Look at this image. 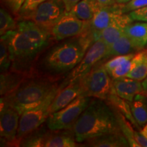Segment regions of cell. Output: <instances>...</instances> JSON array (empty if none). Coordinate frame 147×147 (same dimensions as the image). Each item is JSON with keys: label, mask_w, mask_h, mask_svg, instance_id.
I'll return each mask as SVG.
<instances>
[{"label": "cell", "mask_w": 147, "mask_h": 147, "mask_svg": "<svg viewBox=\"0 0 147 147\" xmlns=\"http://www.w3.org/2000/svg\"><path fill=\"white\" fill-rule=\"evenodd\" d=\"M110 106L100 99L91 101L72 128L77 142L104 134L121 133L117 113Z\"/></svg>", "instance_id": "1"}, {"label": "cell", "mask_w": 147, "mask_h": 147, "mask_svg": "<svg viewBox=\"0 0 147 147\" xmlns=\"http://www.w3.org/2000/svg\"><path fill=\"white\" fill-rule=\"evenodd\" d=\"M94 43L88 30L56 45L45 55L42 65L51 74H63L74 68L81 61L89 47Z\"/></svg>", "instance_id": "2"}, {"label": "cell", "mask_w": 147, "mask_h": 147, "mask_svg": "<svg viewBox=\"0 0 147 147\" xmlns=\"http://www.w3.org/2000/svg\"><path fill=\"white\" fill-rule=\"evenodd\" d=\"M55 85L48 79H32L24 81L10 94L1 97V101L15 109L21 115L23 112L41 104Z\"/></svg>", "instance_id": "3"}, {"label": "cell", "mask_w": 147, "mask_h": 147, "mask_svg": "<svg viewBox=\"0 0 147 147\" xmlns=\"http://www.w3.org/2000/svg\"><path fill=\"white\" fill-rule=\"evenodd\" d=\"M1 37L8 45L13 70L23 72L40 52L25 35L16 29L9 31Z\"/></svg>", "instance_id": "4"}, {"label": "cell", "mask_w": 147, "mask_h": 147, "mask_svg": "<svg viewBox=\"0 0 147 147\" xmlns=\"http://www.w3.org/2000/svg\"><path fill=\"white\" fill-rule=\"evenodd\" d=\"M79 78L80 95L107 100L113 84V79L104 67V63L94 66L89 72Z\"/></svg>", "instance_id": "5"}, {"label": "cell", "mask_w": 147, "mask_h": 147, "mask_svg": "<svg viewBox=\"0 0 147 147\" xmlns=\"http://www.w3.org/2000/svg\"><path fill=\"white\" fill-rule=\"evenodd\" d=\"M59 89L60 88L56 84L41 104L21 114L20 116L19 125L16 137L18 146L21 139L38 129V128L49 118L51 115L50 106Z\"/></svg>", "instance_id": "6"}, {"label": "cell", "mask_w": 147, "mask_h": 147, "mask_svg": "<svg viewBox=\"0 0 147 147\" xmlns=\"http://www.w3.org/2000/svg\"><path fill=\"white\" fill-rule=\"evenodd\" d=\"M91 101L90 97L80 95L65 107L51 113L47 119L49 129L52 131L72 129L76 121Z\"/></svg>", "instance_id": "7"}, {"label": "cell", "mask_w": 147, "mask_h": 147, "mask_svg": "<svg viewBox=\"0 0 147 147\" xmlns=\"http://www.w3.org/2000/svg\"><path fill=\"white\" fill-rule=\"evenodd\" d=\"M65 12V7L61 0H47L25 20H31L51 33L53 27Z\"/></svg>", "instance_id": "8"}, {"label": "cell", "mask_w": 147, "mask_h": 147, "mask_svg": "<svg viewBox=\"0 0 147 147\" xmlns=\"http://www.w3.org/2000/svg\"><path fill=\"white\" fill-rule=\"evenodd\" d=\"M123 4L115 3L108 6H101L98 11L89 21L88 29L93 42L100 39L101 32L106 27L125 17L126 14L123 12Z\"/></svg>", "instance_id": "9"}, {"label": "cell", "mask_w": 147, "mask_h": 147, "mask_svg": "<svg viewBox=\"0 0 147 147\" xmlns=\"http://www.w3.org/2000/svg\"><path fill=\"white\" fill-rule=\"evenodd\" d=\"M89 21H82L73 15L70 12H66L51 30V35L56 41L81 36L88 30Z\"/></svg>", "instance_id": "10"}, {"label": "cell", "mask_w": 147, "mask_h": 147, "mask_svg": "<svg viewBox=\"0 0 147 147\" xmlns=\"http://www.w3.org/2000/svg\"><path fill=\"white\" fill-rule=\"evenodd\" d=\"M107 51L108 46L102 39L95 41L86 52L81 61L71 71L68 77V82L84 76L100 61L105 60Z\"/></svg>", "instance_id": "11"}, {"label": "cell", "mask_w": 147, "mask_h": 147, "mask_svg": "<svg viewBox=\"0 0 147 147\" xmlns=\"http://www.w3.org/2000/svg\"><path fill=\"white\" fill-rule=\"evenodd\" d=\"M0 135L7 144H17L16 137L19 125L20 114L11 106L1 101Z\"/></svg>", "instance_id": "12"}, {"label": "cell", "mask_w": 147, "mask_h": 147, "mask_svg": "<svg viewBox=\"0 0 147 147\" xmlns=\"http://www.w3.org/2000/svg\"><path fill=\"white\" fill-rule=\"evenodd\" d=\"M16 29L25 35L41 51L49 44L51 33L31 20H22L16 25Z\"/></svg>", "instance_id": "13"}, {"label": "cell", "mask_w": 147, "mask_h": 147, "mask_svg": "<svg viewBox=\"0 0 147 147\" xmlns=\"http://www.w3.org/2000/svg\"><path fill=\"white\" fill-rule=\"evenodd\" d=\"M81 94L80 78L68 82L63 89H59L50 106V113H53L65 107Z\"/></svg>", "instance_id": "14"}, {"label": "cell", "mask_w": 147, "mask_h": 147, "mask_svg": "<svg viewBox=\"0 0 147 147\" xmlns=\"http://www.w3.org/2000/svg\"><path fill=\"white\" fill-rule=\"evenodd\" d=\"M113 84L119 96L129 102H131L137 95L144 93L142 81L128 77L113 79Z\"/></svg>", "instance_id": "15"}, {"label": "cell", "mask_w": 147, "mask_h": 147, "mask_svg": "<svg viewBox=\"0 0 147 147\" xmlns=\"http://www.w3.org/2000/svg\"><path fill=\"white\" fill-rule=\"evenodd\" d=\"M124 34L138 51L147 45V22H131L124 27Z\"/></svg>", "instance_id": "16"}, {"label": "cell", "mask_w": 147, "mask_h": 147, "mask_svg": "<svg viewBox=\"0 0 147 147\" xmlns=\"http://www.w3.org/2000/svg\"><path fill=\"white\" fill-rule=\"evenodd\" d=\"M72 129L59 130L48 132L44 147H76L78 146Z\"/></svg>", "instance_id": "17"}, {"label": "cell", "mask_w": 147, "mask_h": 147, "mask_svg": "<svg viewBox=\"0 0 147 147\" xmlns=\"http://www.w3.org/2000/svg\"><path fill=\"white\" fill-rule=\"evenodd\" d=\"M84 146L91 147H126L129 146L122 133L104 134L85 141Z\"/></svg>", "instance_id": "18"}, {"label": "cell", "mask_w": 147, "mask_h": 147, "mask_svg": "<svg viewBox=\"0 0 147 147\" xmlns=\"http://www.w3.org/2000/svg\"><path fill=\"white\" fill-rule=\"evenodd\" d=\"M134 21L129 14L120 21L115 22L110 26H108L101 32L100 39H102L108 47L119 39L124 34V27Z\"/></svg>", "instance_id": "19"}, {"label": "cell", "mask_w": 147, "mask_h": 147, "mask_svg": "<svg viewBox=\"0 0 147 147\" xmlns=\"http://www.w3.org/2000/svg\"><path fill=\"white\" fill-rule=\"evenodd\" d=\"M25 81V74L21 71L13 70L8 72L1 73V85L0 94L1 96H5L15 91Z\"/></svg>", "instance_id": "20"}, {"label": "cell", "mask_w": 147, "mask_h": 147, "mask_svg": "<svg viewBox=\"0 0 147 147\" xmlns=\"http://www.w3.org/2000/svg\"><path fill=\"white\" fill-rule=\"evenodd\" d=\"M107 100L108 104L114 109L117 110L119 113L122 114L135 127H136L137 129H140V126L137 123L131 113L130 102L129 101L122 98L120 96H119L113 86L109 95H108Z\"/></svg>", "instance_id": "21"}, {"label": "cell", "mask_w": 147, "mask_h": 147, "mask_svg": "<svg viewBox=\"0 0 147 147\" xmlns=\"http://www.w3.org/2000/svg\"><path fill=\"white\" fill-rule=\"evenodd\" d=\"M131 61V69L125 77L143 81L147 77V48L136 53Z\"/></svg>", "instance_id": "22"}, {"label": "cell", "mask_w": 147, "mask_h": 147, "mask_svg": "<svg viewBox=\"0 0 147 147\" xmlns=\"http://www.w3.org/2000/svg\"><path fill=\"white\" fill-rule=\"evenodd\" d=\"M100 8L97 0H80L70 12L79 19L90 21Z\"/></svg>", "instance_id": "23"}, {"label": "cell", "mask_w": 147, "mask_h": 147, "mask_svg": "<svg viewBox=\"0 0 147 147\" xmlns=\"http://www.w3.org/2000/svg\"><path fill=\"white\" fill-rule=\"evenodd\" d=\"M131 113L140 126L147 123V95L143 93L137 95L130 102Z\"/></svg>", "instance_id": "24"}, {"label": "cell", "mask_w": 147, "mask_h": 147, "mask_svg": "<svg viewBox=\"0 0 147 147\" xmlns=\"http://www.w3.org/2000/svg\"><path fill=\"white\" fill-rule=\"evenodd\" d=\"M137 52L138 51L134 47L129 38L126 36V35L123 34V35L115 43L108 47L106 59L108 57H113L119 56V55H127Z\"/></svg>", "instance_id": "25"}, {"label": "cell", "mask_w": 147, "mask_h": 147, "mask_svg": "<svg viewBox=\"0 0 147 147\" xmlns=\"http://www.w3.org/2000/svg\"><path fill=\"white\" fill-rule=\"evenodd\" d=\"M45 129H40L39 131L35 130L29 135L24 137L19 142L20 146L29 147H44L46 137L48 134Z\"/></svg>", "instance_id": "26"}, {"label": "cell", "mask_w": 147, "mask_h": 147, "mask_svg": "<svg viewBox=\"0 0 147 147\" xmlns=\"http://www.w3.org/2000/svg\"><path fill=\"white\" fill-rule=\"evenodd\" d=\"M119 126H120L121 133L123 134V136L127 140L129 146L132 147H140L139 145L136 142L134 139V130L131 126V123L124 117L122 114L116 110Z\"/></svg>", "instance_id": "27"}, {"label": "cell", "mask_w": 147, "mask_h": 147, "mask_svg": "<svg viewBox=\"0 0 147 147\" xmlns=\"http://www.w3.org/2000/svg\"><path fill=\"white\" fill-rule=\"evenodd\" d=\"M17 24L7 10L4 8L0 10V34L2 36L10 30L16 28Z\"/></svg>", "instance_id": "28"}, {"label": "cell", "mask_w": 147, "mask_h": 147, "mask_svg": "<svg viewBox=\"0 0 147 147\" xmlns=\"http://www.w3.org/2000/svg\"><path fill=\"white\" fill-rule=\"evenodd\" d=\"M0 41V69L1 73H4L10 69L12 61L6 41L1 37Z\"/></svg>", "instance_id": "29"}, {"label": "cell", "mask_w": 147, "mask_h": 147, "mask_svg": "<svg viewBox=\"0 0 147 147\" xmlns=\"http://www.w3.org/2000/svg\"><path fill=\"white\" fill-rule=\"evenodd\" d=\"M136 53H130V54L119 55V56L113 57L104 63V66L105 69L107 70L108 74H110L112 71L117 68L118 66L121 65L122 63H125L127 61L131 59L134 57Z\"/></svg>", "instance_id": "30"}, {"label": "cell", "mask_w": 147, "mask_h": 147, "mask_svg": "<svg viewBox=\"0 0 147 147\" xmlns=\"http://www.w3.org/2000/svg\"><path fill=\"white\" fill-rule=\"evenodd\" d=\"M47 0H25V3L22 5L21 10L18 12V16L22 20H25L28 16L42 3Z\"/></svg>", "instance_id": "31"}, {"label": "cell", "mask_w": 147, "mask_h": 147, "mask_svg": "<svg viewBox=\"0 0 147 147\" xmlns=\"http://www.w3.org/2000/svg\"><path fill=\"white\" fill-rule=\"evenodd\" d=\"M131 60L132 59H131L127 61L125 63H122L121 65L118 66L117 68H115L114 70L112 71L109 74L111 78L113 80V79L121 78V77H125L131 69Z\"/></svg>", "instance_id": "32"}, {"label": "cell", "mask_w": 147, "mask_h": 147, "mask_svg": "<svg viewBox=\"0 0 147 147\" xmlns=\"http://www.w3.org/2000/svg\"><path fill=\"white\" fill-rule=\"evenodd\" d=\"M146 5L147 0H131L129 2L123 4V12L125 14L129 13L132 11L138 10Z\"/></svg>", "instance_id": "33"}, {"label": "cell", "mask_w": 147, "mask_h": 147, "mask_svg": "<svg viewBox=\"0 0 147 147\" xmlns=\"http://www.w3.org/2000/svg\"><path fill=\"white\" fill-rule=\"evenodd\" d=\"M134 21L147 22V5L138 10L132 11L129 13Z\"/></svg>", "instance_id": "34"}, {"label": "cell", "mask_w": 147, "mask_h": 147, "mask_svg": "<svg viewBox=\"0 0 147 147\" xmlns=\"http://www.w3.org/2000/svg\"><path fill=\"white\" fill-rule=\"evenodd\" d=\"M3 3L14 14H18L25 0H3Z\"/></svg>", "instance_id": "35"}, {"label": "cell", "mask_w": 147, "mask_h": 147, "mask_svg": "<svg viewBox=\"0 0 147 147\" xmlns=\"http://www.w3.org/2000/svg\"><path fill=\"white\" fill-rule=\"evenodd\" d=\"M134 139L140 147H147V138L140 131L134 130Z\"/></svg>", "instance_id": "36"}, {"label": "cell", "mask_w": 147, "mask_h": 147, "mask_svg": "<svg viewBox=\"0 0 147 147\" xmlns=\"http://www.w3.org/2000/svg\"><path fill=\"white\" fill-rule=\"evenodd\" d=\"M65 7L66 12H70L74 7L78 3L80 0H61Z\"/></svg>", "instance_id": "37"}, {"label": "cell", "mask_w": 147, "mask_h": 147, "mask_svg": "<svg viewBox=\"0 0 147 147\" xmlns=\"http://www.w3.org/2000/svg\"><path fill=\"white\" fill-rule=\"evenodd\" d=\"M97 1L100 3L101 6H108L117 3L116 0H97Z\"/></svg>", "instance_id": "38"}, {"label": "cell", "mask_w": 147, "mask_h": 147, "mask_svg": "<svg viewBox=\"0 0 147 147\" xmlns=\"http://www.w3.org/2000/svg\"><path fill=\"white\" fill-rule=\"evenodd\" d=\"M140 131L141 132V134H142L143 136H144L147 138V123H146L144 126H143V128L141 129L140 130Z\"/></svg>", "instance_id": "39"}, {"label": "cell", "mask_w": 147, "mask_h": 147, "mask_svg": "<svg viewBox=\"0 0 147 147\" xmlns=\"http://www.w3.org/2000/svg\"><path fill=\"white\" fill-rule=\"evenodd\" d=\"M142 84H143V87H144V93L146 94L147 93V77L144 79V80H143Z\"/></svg>", "instance_id": "40"}, {"label": "cell", "mask_w": 147, "mask_h": 147, "mask_svg": "<svg viewBox=\"0 0 147 147\" xmlns=\"http://www.w3.org/2000/svg\"><path fill=\"white\" fill-rule=\"evenodd\" d=\"M131 0H116V2L117 3H120V4H124V3H126L129 2Z\"/></svg>", "instance_id": "41"}, {"label": "cell", "mask_w": 147, "mask_h": 147, "mask_svg": "<svg viewBox=\"0 0 147 147\" xmlns=\"http://www.w3.org/2000/svg\"><path fill=\"white\" fill-rule=\"evenodd\" d=\"M146 95H147V93H146Z\"/></svg>", "instance_id": "42"}]
</instances>
